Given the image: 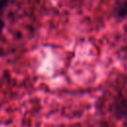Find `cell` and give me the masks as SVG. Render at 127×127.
Returning a JSON list of instances; mask_svg holds the SVG:
<instances>
[{
    "label": "cell",
    "instance_id": "obj_3",
    "mask_svg": "<svg viewBox=\"0 0 127 127\" xmlns=\"http://www.w3.org/2000/svg\"><path fill=\"white\" fill-rule=\"evenodd\" d=\"M8 1H9V0H0V9L4 8V7L7 5Z\"/></svg>",
    "mask_w": 127,
    "mask_h": 127
},
{
    "label": "cell",
    "instance_id": "obj_2",
    "mask_svg": "<svg viewBox=\"0 0 127 127\" xmlns=\"http://www.w3.org/2000/svg\"><path fill=\"white\" fill-rule=\"evenodd\" d=\"M114 14L118 19H124L127 17V0L120 1L116 4Z\"/></svg>",
    "mask_w": 127,
    "mask_h": 127
},
{
    "label": "cell",
    "instance_id": "obj_1",
    "mask_svg": "<svg viewBox=\"0 0 127 127\" xmlns=\"http://www.w3.org/2000/svg\"><path fill=\"white\" fill-rule=\"evenodd\" d=\"M114 111L118 118L127 117V99L122 98L114 103Z\"/></svg>",
    "mask_w": 127,
    "mask_h": 127
},
{
    "label": "cell",
    "instance_id": "obj_4",
    "mask_svg": "<svg viewBox=\"0 0 127 127\" xmlns=\"http://www.w3.org/2000/svg\"><path fill=\"white\" fill-rule=\"evenodd\" d=\"M3 27H4V23H3V21H2V19L0 18V32L2 31V29H3Z\"/></svg>",
    "mask_w": 127,
    "mask_h": 127
},
{
    "label": "cell",
    "instance_id": "obj_5",
    "mask_svg": "<svg viewBox=\"0 0 127 127\" xmlns=\"http://www.w3.org/2000/svg\"><path fill=\"white\" fill-rule=\"evenodd\" d=\"M125 51H126V53H127V45H126V47H125Z\"/></svg>",
    "mask_w": 127,
    "mask_h": 127
}]
</instances>
